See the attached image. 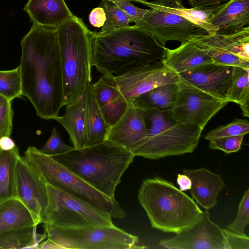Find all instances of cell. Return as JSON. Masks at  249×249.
Instances as JSON below:
<instances>
[{
    "instance_id": "1",
    "label": "cell",
    "mask_w": 249,
    "mask_h": 249,
    "mask_svg": "<svg viewBox=\"0 0 249 249\" xmlns=\"http://www.w3.org/2000/svg\"><path fill=\"white\" fill-rule=\"evenodd\" d=\"M22 95L37 116L55 119L63 107V76L57 29L33 23L21 40Z\"/></svg>"
},
{
    "instance_id": "2",
    "label": "cell",
    "mask_w": 249,
    "mask_h": 249,
    "mask_svg": "<svg viewBox=\"0 0 249 249\" xmlns=\"http://www.w3.org/2000/svg\"><path fill=\"white\" fill-rule=\"evenodd\" d=\"M92 64L102 74L118 75L161 60L166 47L141 27L128 25L100 35L91 31Z\"/></svg>"
},
{
    "instance_id": "3",
    "label": "cell",
    "mask_w": 249,
    "mask_h": 249,
    "mask_svg": "<svg viewBox=\"0 0 249 249\" xmlns=\"http://www.w3.org/2000/svg\"><path fill=\"white\" fill-rule=\"evenodd\" d=\"M50 157L95 189L115 198L116 187L135 156L130 151L106 140Z\"/></svg>"
},
{
    "instance_id": "4",
    "label": "cell",
    "mask_w": 249,
    "mask_h": 249,
    "mask_svg": "<svg viewBox=\"0 0 249 249\" xmlns=\"http://www.w3.org/2000/svg\"><path fill=\"white\" fill-rule=\"evenodd\" d=\"M138 198L151 226L165 232L178 234L191 228L203 213L192 198L160 177L144 180Z\"/></svg>"
},
{
    "instance_id": "5",
    "label": "cell",
    "mask_w": 249,
    "mask_h": 249,
    "mask_svg": "<svg viewBox=\"0 0 249 249\" xmlns=\"http://www.w3.org/2000/svg\"><path fill=\"white\" fill-rule=\"evenodd\" d=\"M63 76V106L82 96L91 83L92 51L90 31L82 19L74 16L56 28Z\"/></svg>"
},
{
    "instance_id": "6",
    "label": "cell",
    "mask_w": 249,
    "mask_h": 249,
    "mask_svg": "<svg viewBox=\"0 0 249 249\" xmlns=\"http://www.w3.org/2000/svg\"><path fill=\"white\" fill-rule=\"evenodd\" d=\"M147 131L131 151L135 156L158 160L192 153L197 146L202 129L175 120L171 111L145 110Z\"/></svg>"
},
{
    "instance_id": "7",
    "label": "cell",
    "mask_w": 249,
    "mask_h": 249,
    "mask_svg": "<svg viewBox=\"0 0 249 249\" xmlns=\"http://www.w3.org/2000/svg\"><path fill=\"white\" fill-rule=\"evenodd\" d=\"M24 157L47 184L90 204L112 218L125 217V213L115 198H110L95 189L35 146H28Z\"/></svg>"
},
{
    "instance_id": "8",
    "label": "cell",
    "mask_w": 249,
    "mask_h": 249,
    "mask_svg": "<svg viewBox=\"0 0 249 249\" xmlns=\"http://www.w3.org/2000/svg\"><path fill=\"white\" fill-rule=\"evenodd\" d=\"M47 240L40 249H130L144 248L138 237L115 226L53 227L43 226Z\"/></svg>"
},
{
    "instance_id": "9",
    "label": "cell",
    "mask_w": 249,
    "mask_h": 249,
    "mask_svg": "<svg viewBox=\"0 0 249 249\" xmlns=\"http://www.w3.org/2000/svg\"><path fill=\"white\" fill-rule=\"evenodd\" d=\"M48 204L44 224L53 227L112 226L108 213L47 184Z\"/></svg>"
},
{
    "instance_id": "10",
    "label": "cell",
    "mask_w": 249,
    "mask_h": 249,
    "mask_svg": "<svg viewBox=\"0 0 249 249\" xmlns=\"http://www.w3.org/2000/svg\"><path fill=\"white\" fill-rule=\"evenodd\" d=\"M192 40L213 61L222 65L249 69V27L230 32H217L192 37Z\"/></svg>"
},
{
    "instance_id": "11",
    "label": "cell",
    "mask_w": 249,
    "mask_h": 249,
    "mask_svg": "<svg viewBox=\"0 0 249 249\" xmlns=\"http://www.w3.org/2000/svg\"><path fill=\"white\" fill-rule=\"evenodd\" d=\"M175 105L171 111L177 121L199 126L202 130L227 102H223L179 79Z\"/></svg>"
},
{
    "instance_id": "12",
    "label": "cell",
    "mask_w": 249,
    "mask_h": 249,
    "mask_svg": "<svg viewBox=\"0 0 249 249\" xmlns=\"http://www.w3.org/2000/svg\"><path fill=\"white\" fill-rule=\"evenodd\" d=\"M152 35L162 46L169 41L180 43L192 37L207 34L201 27L171 12L150 8L137 24Z\"/></svg>"
},
{
    "instance_id": "13",
    "label": "cell",
    "mask_w": 249,
    "mask_h": 249,
    "mask_svg": "<svg viewBox=\"0 0 249 249\" xmlns=\"http://www.w3.org/2000/svg\"><path fill=\"white\" fill-rule=\"evenodd\" d=\"M115 85L129 104L134 98L165 84L177 83L179 78L161 60L113 75Z\"/></svg>"
},
{
    "instance_id": "14",
    "label": "cell",
    "mask_w": 249,
    "mask_h": 249,
    "mask_svg": "<svg viewBox=\"0 0 249 249\" xmlns=\"http://www.w3.org/2000/svg\"><path fill=\"white\" fill-rule=\"evenodd\" d=\"M16 198L31 213L34 225L44 223L48 204L47 183L20 156L16 170Z\"/></svg>"
},
{
    "instance_id": "15",
    "label": "cell",
    "mask_w": 249,
    "mask_h": 249,
    "mask_svg": "<svg viewBox=\"0 0 249 249\" xmlns=\"http://www.w3.org/2000/svg\"><path fill=\"white\" fill-rule=\"evenodd\" d=\"M159 245L169 249H226L223 229L211 221L208 210L192 227Z\"/></svg>"
},
{
    "instance_id": "16",
    "label": "cell",
    "mask_w": 249,
    "mask_h": 249,
    "mask_svg": "<svg viewBox=\"0 0 249 249\" xmlns=\"http://www.w3.org/2000/svg\"><path fill=\"white\" fill-rule=\"evenodd\" d=\"M233 66L213 62L205 64L178 74L187 84L228 103Z\"/></svg>"
},
{
    "instance_id": "17",
    "label": "cell",
    "mask_w": 249,
    "mask_h": 249,
    "mask_svg": "<svg viewBox=\"0 0 249 249\" xmlns=\"http://www.w3.org/2000/svg\"><path fill=\"white\" fill-rule=\"evenodd\" d=\"M147 131L145 110L129 104L118 122L110 127L106 140L131 151Z\"/></svg>"
},
{
    "instance_id": "18",
    "label": "cell",
    "mask_w": 249,
    "mask_h": 249,
    "mask_svg": "<svg viewBox=\"0 0 249 249\" xmlns=\"http://www.w3.org/2000/svg\"><path fill=\"white\" fill-rule=\"evenodd\" d=\"M113 76L102 74L91 84L97 104L110 127L118 122L129 105L117 88Z\"/></svg>"
},
{
    "instance_id": "19",
    "label": "cell",
    "mask_w": 249,
    "mask_h": 249,
    "mask_svg": "<svg viewBox=\"0 0 249 249\" xmlns=\"http://www.w3.org/2000/svg\"><path fill=\"white\" fill-rule=\"evenodd\" d=\"M192 182L190 192L192 197L206 210L217 204V197L226 184L220 174H214L201 167L198 169H183Z\"/></svg>"
},
{
    "instance_id": "20",
    "label": "cell",
    "mask_w": 249,
    "mask_h": 249,
    "mask_svg": "<svg viewBox=\"0 0 249 249\" xmlns=\"http://www.w3.org/2000/svg\"><path fill=\"white\" fill-rule=\"evenodd\" d=\"M33 23L57 28L74 16L65 0H28L24 8Z\"/></svg>"
},
{
    "instance_id": "21",
    "label": "cell",
    "mask_w": 249,
    "mask_h": 249,
    "mask_svg": "<svg viewBox=\"0 0 249 249\" xmlns=\"http://www.w3.org/2000/svg\"><path fill=\"white\" fill-rule=\"evenodd\" d=\"M129 0L143 4L149 8H156L176 13L201 27L206 31L207 34L213 35L218 31L212 24V20L219 5L187 8L183 6L182 0H157L151 2L143 0Z\"/></svg>"
},
{
    "instance_id": "22",
    "label": "cell",
    "mask_w": 249,
    "mask_h": 249,
    "mask_svg": "<svg viewBox=\"0 0 249 249\" xmlns=\"http://www.w3.org/2000/svg\"><path fill=\"white\" fill-rule=\"evenodd\" d=\"M161 61L177 74L213 62L211 57L192 40L182 43L174 49L166 48Z\"/></svg>"
},
{
    "instance_id": "23",
    "label": "cell",
    "mask_w": 249,
    "mask_h": 249,
    "mask_svg": "<svg viewBox=\"0 0 249 249\" xmlns=\"http://www.w3.org/2000/svg\"><path fill=\"white\" fill-rule=\"evenodd\" d=\"M82 96L84 106L86 147L105 141L110 126L105 120L97 104L91 83L87 85Z\"/></svg>"
},
{
    "instance_id": "24",
    "label": "cell",
    "mask_w": 249,
    "mask_h": 249,
    "mask_svg": "<svg viewBox=\"0 0 249 249\" xmlns=\"http://www.w3.org/2000/svg\"><path fill=\"white\" fill-rule=\"evenodd\" d=\"M212 24L220 32H230L249 25V0H229L219 4Z\"/></svg>"
},
{
    "instance_id": "25",
    "label": "cell",
    "mask_w": 249,
    "mask_h": 249,
    "mask_svg": "<svg viewBox=\"0 0 249 249\" xmlns=\"http://www.w3.org/2000/svg\"><path fill=\"white\" fill-rule=\"evenodd\" d=\"M178 82L158 86L135 97L129 104L144 110L171 111L178 92Z\"/></svg>"
},
{
    "instance_id": "26",
    "label": "cell",
    "mask_w": 249,
    "mask_h": 249,
    "mask_svg": "<svg viewBox=\"0 0 249 249\" xmlns=\"http://www.w3.org/2000/svg\"><path fill=\"white\" fill-rule=\"evenodd\" d=\"M66 107L63 115L58 116L54 120L66 129L75 148H83L85 147L86 135L83 96Z\"/></svg>"
},
{
    "instance_id": "27",
    "label": "cell",
    "mask_w": 249,
    "mask_h": 249,
    "mask_svg": "<svg viewBox=\"0 0 249 249\" xmlns=\"http://www.w3.org/2000/svg\"><path fill=\"white\" fill-rule=\"evenodd\" d=\"M33 226L31 213L17 198L9 199L0 204V233Z\"/></svg>"
},
{
    "instance_id": "28",
    "label": "cell",
    "mask_w": 249,
    "mask_h": 249,
    "mask_svg": "<svg viewBox=\"0 0 249 249\" xmlns=\"http://www.w3.org/2000/svg\"><path fill=\"white\" fill-rule=\"evenodd\" d=\"M20 156L17 146L8 151L0 149V204L16 198L15 170Z\"/></svg>"
},
{
    "instance_id": "29",
    "label": "cell",
    "mask_w": 249,
    "mask_h": 249,
    "mask_svg": "<svg viewBox=\"0 0 249 249\" xmlns=\"http://www.w3.org/2000/svg\"><path fill=\"white\" fill-rule=\"evenodd\" d=\"M36 227H26L0 233V249H38L47 235L45 232L37 234Z\"/></svg>"
},
{
    "instance_id": "30",
    "label": "cell",
    "mask_w": 249,
    "mask_h": 249,
    "mask_svg": "<svg viewBox=\"0 0 249 249\" xmlns=\"http://www.w3.org/2000/svg\"><path fill=\"white\" fill-rule=\"evenodd\" d=\"M249 69L233 66L228 102L238 104L244 116H249Z\"/></svg>"
},
{
    "instance_id": "31",
    "label": "cell",
    "mask_w": 249,
    "mask_h": 249,
    "mask_svg": "<svg viewBox=\"0 0 249 249\" xmlns=\"http://www.w3.org/2000/svg\"><path fill=\"white\" fill-rule=\"evenodd\" d=\"M0 95L12 102L21 98L22 85L19 67L9 71H0Z\"/></svg>"
},
{
    "instance_id": "32",
    "label": "cell",
    "mask_w": 249,
    "mask_h": 249,
    "mask_svg": "<svg viewBox=\"0 0 249 249\" xmlns=\"http://www.w3.org/2000/svg\"><path fill=\"white\" fill-rule=\"evenodd\" d=\"M100 6L106 13V20L99 34L108 33L116 29L127 26L132 22L131 18L124 12L107 0H102Z\"/></svg>"
},
{
    "instance_id": "33",
    "label": "cell",
    "mask_w": 249,
    "mask_h": 249,
    "mask_svg": "<svg viewBox=\"0 0 249 249\" xmlns=\"http://www.w3.org/2000/svg\"><path fill=\"white\" fill-rule=\"evenodd\" d=\"M249 132V122L247 119H235L230 123L209 131L205 139L210 141L216 138L244 135Z\"/></svg>"
},
{
    "instance_id": "34",
    "label": "cell",
    "mask_w": 249,
    "mask_h": 249,
    "mask_svg": "<svg viewBox=\"0 0 249 249\" xmlns=\"http://www.w3.org/2000/svg\"><path fill=\"white\" fill-rule=\"evenodd\" d=\"M249 222V189L245 192L238 206L235 219L228 225L230 231L239 235H245V228Z\"/></svg>"
},
{
    "instance_id": "35",
    "label": "cell",
    "mask_w": 249,
    "mask_h": 249,
    "mask_svg": "<svg viewBox=\"0 0 249 249\" xmlns=\"http://www.w3.org/2000/svg\"><path fill=\"white\" fill-rule=\"evenodd\" d=\"M74 148V146L63 142L56 128L53 127L49 138L39 150L42 153L51 156L64 153Z\"/></svg>"
},
{
    "instance_id": "36",
    "label": "cell",
    "mask_w": 249,
    "mask_h": 249,
    "mask_svg": "<svg viewBox=\"0 0 249 249\" xmlns=\"http://www.w3.org/2000/svg\"><path fill=\"white\" fill-rule=\"evenodd\" d=\"M244 135L213 139L210 140L209 147L220 150L227 154L237 152L241 148Z\"/></svg>"
},
{
    "instance_id": "37",
    "label": "cell",
    "mask_w": 249,
    "mask_h": 249,
    "mask_svg": "<svg viewBox=\"0 0 249 249\" xmlns=\"http://www.w3.org/2000/svg\"><path fill=\"white\" fill-rule=\"evenodd\" d=\"M14 112L12 102L6 99L0 101V138L10 136L13 128Z\"/></svg>"
},
{
    "instance_id": "38",
    "label": "cell",
    "mask_w": 249,
    "mask_h": 249,
    "mask_svg": "<svg viewBox=\"0 0 249 249\" xmlns=\"http://www.w3.org/2000/svg\"><path fill=\"white\" fill-rule=\"evenodd\" d=\"M126 13L135 24L138 23L147 13L148 9L138 7L129 0H107Z\"/></svg>"
},
{
    "instance_id": "39",
    "label": "cell",
    "mask_w": 249,
    "mask_h": 249,
    "mask_svg": "<svg viewBox=\"0 0 249 249\" xmlns=\"http://www.w3.org/2000/svg\"><path fill=\"white\" fill-rule=\"evenodd\" d=\"M226 249H249V237L235 234L228 229H223Z\"/></svg>"
},
{
    "instance_id": "40",
    "label": "cell",
    "mask_w": 249,
    "mask_h": 249,
    "mask_svg": "<svg viewBox=\"0 0 249 249\" xmlns=\"http://www.w3.org/2000/svg\"><path fill=\"white\" fill-rule=\"evenodd\" d=\"M106 13L101 6L93 8L89 15V20L90 25L95 28H101L106 20Z\"/></svg>"
},
{
    "instance_id": "41",
    "label": "cell",
    "mask_w": 249,
    "mask_h": 249,
    "mask_svg": "<svg viewBox=\"0 0 249 249\" xmlns=\"http://www.w3.org/2000/svg\"><path fill=\"white\" fill-rule=\"evenodd\" d=\"M177 182L179 190L182 192L190 190L191 188L192 182L190 178L184 174L178 175Z\"/></svg>"
},
{
    "instance_id": "42",
    "label": "cell",
    "mask_w": 249,
    "mask_h": 249,
    "mask_svg": "<svg viewBox=\"0 0 249 249\" xmlns=\"http://www.w3.org/2000/svg\"><path fill=\"white\" fill-rule=\"evenodd\" d=\"M221 0H188L192 8L208 7L219 5Z\"/></svg>"
},
{
    "instance_id": "43",
    "label": "cell",
    "mask_w": 249,
    "mask_h": 249,
    "mask_svg": "<svg viewBox=\"0 0 249 249\" xmlns=\"http://www.w3.org/2000/svg\"><path fill=\"white\" fill-rule=\"evenodd\" d=\"M16 146L15 142L10 136H3L0 138V149L3 150H10Z\"/></svg>"
},
{
    "instance_id": "44",
    "label": "cell",
    "mask_w": 249,
    "mask_h": 249,
    "mask_svg": "<svg viewBox=\"0 0 249 249\" xmlns=\"http://www.w3.org/2000/svg\"><path fill=\"white\" fill-rule=\"evenodd\" d=\"M4 99H6V98H5L4 97H3L1 95H0V101L3 100Z\"/></svg>"
},
{
    "instance_id": "45",
    "label": "cell",
    "mask_w": 249,
    "mask_h": 249,
    "mask_svg": "<svg viewBox=\"0 0 249 249\" xmlns=\"http://www.w3.org/2000/svg\"><path fill=\"white\" fill-rule=\"evenodd\" d=\"M144 0V1H147V0Z\"/></svg>"
}]
</instances>
